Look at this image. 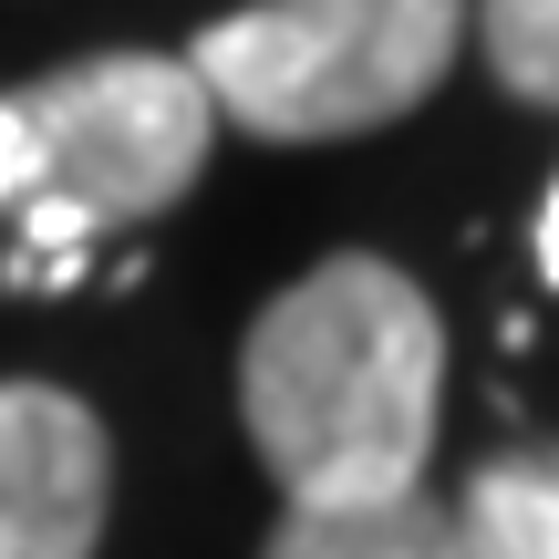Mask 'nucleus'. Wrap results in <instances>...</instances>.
<instances>
[{"label":"nucleus","mask_w":559,"mask_h":559,"mask_svg":"<svg viewBox=\"0 0 559 559\" xmlns=\"http://www.w3.org/2000/svg\"><path fill=\"white\" fill-rule=\"evenodd\" d=\"M445 332L436 300L394 260H321L311 280L249 321L239 415L249 445L280 477V508H383L415 498L436 456Z\"/></svg>","instance_id":"nucleus-1"},{"label":"nucleus","mask_w":559,"mask_h":559,"mask_svg":"<svg viewBox=\"0 0 559 559\" xmlns=\"http://www.w3.org/2000/svg\"><path fill=\"white\" fill-rule=\"evenodd\" d=\"M218 115L177 52H94L0 94V218H21L11 290H62L83 249L198 187Z\"/></svg>","instance_id":"nucleus-2"},{"label":"nucleus","mask_w":559,"mask_h":559,"mask_svg":"<svg viewBox=\"0 0 559 559\" xmlns=\"http://www.w3.org/2000/svg\"><path fill=\"white\" fill-rule=\"evenodd\" d=\"M466 41V0H260L198 32L207 115L270 145H332L415 115Z\"/></svg>","instance_id":"nucleus-3"},{"label":"nucleus","mask_w":559,"mask_h":559,"mask_svg":"<svg viewBox=\"0 0 559 559\" xmlns=\"http://www.w3.org/2000/svg\"><path fill=\"white\" fill-rule=\"evenodd\" d=\"M115 456L62 383H0V559H94Z\"/></svg>","instance_id":"nucleus-4"},{"label":"nucleus","mask_w":559,"mask_h":559,"mask_svg":"<svg viewBox=\"0 0 559 559\" xmlns=\"http://www.w3.org/2000/svg\"><path fill=\"white\" fill-rule=\"evenodd\" d=\"M456 559H559V445L487 456L445 508Z\"/></svg>","instance_id":"nucleus-5"},{"label":"nucleus","mask_w":559,"mask_h":559,"mask_svg":"<svg viewBox=\"0 0 559 559\" xmlns=\"http://www.w3.org/2000/svg\"><path fill=\"white\" fill-rule=\"evenodd\" d=\"M260 559H456L445 498H383V508H280Z\"/></svg>","instance_id":"nucleus-6"},{"label":"nucleus","mask_w":559,"mask_h":559,"mask_svg":"<svg viewBox=\"0 0 559 559\" xmlns=\"http://www.w3.org/2000/svg\"><path fill=\"white\" fill-rule=\"evenodd\" d=\"M477 41H487V73L519 104H549L559 115V0H487Z\"/></svg>","instance_id":"nucleus-7"},{"label":"nucleus","mask_w":559,"mask_h":559,"mask_svg":"<svg viewBox=\"0 0 559 559\" xmlns=\"http://www.w3.org/2000/svg\"><path fill=\"white\" fill-rule=\"evenodd\" d=\"M539 270L559 280V187H549V207H539Z\"/></svg>","instance_id":"nucleus-8"}]
</instances>
